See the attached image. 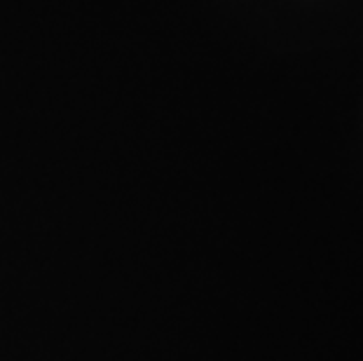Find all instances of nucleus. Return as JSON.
Instances as JSON below:
<instances>
[]
</instances>
